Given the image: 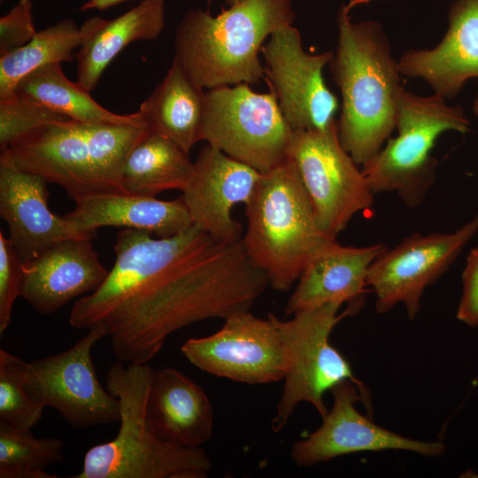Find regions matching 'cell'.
<instances>
[{
  "instance_id": "obj_1",
  "label": "cell",
  "mask_w": 478,
  "mask_h": 478,
  "mask_svg": "<svg viewBox=\"0 0 478 478\" xmlns=\"http://www.w3.org/2000/svg\"><path fill=\"white\" fill-rule=\"evenodd\" d=\"M103 283L73 304L69 324L106 331L114 356L146 364L177 330L246 311L253 276L241 248L195 225L169 237L123 228Z\"/></svg>"
},
{
  "instance_id": "obj_2",
  "label": "cell",
  "mask_w": 478,
  "mask_h": 478,
  "mask_svg": "<svg viewBox=\"0 0 478 478\" xmlns=\"http://www.w3.org/2000/svg\"><path fill=\"white\" fill-rule=\"evenodd\" d=\"M374 0H350L336 18L338 38L329 65L342 96L337 120L345 150L363 166L374 157L396 128L397 106L403 90L398 63L391 55L382 26L354 22L351 12Z\"/></svg>"
},
{
  "instance_id": "obj_3",
  "label": "cell",
  "mask_w": 478,
  "mask_h": 478,
  "mask_svg": "<svg viewBox=\"0 0 478 478\" xmlns=\"http://www.w3.org/2000/svg\"><path fill=\"white\" fill-rule=\"evenodd\" d=\"M294 19L291 0H242L217 16L191 9L177 27L173 58L203 89L255 84L265 76V41Z\"/></svg>"
},
{
  "instance_id": "obj_4",
  "label": "cell",
  "mask_w": 478,
  "mask_h": 478,
  "mask_svg": "<svg viewBox=\"0 0 478 478\" xmlns=\"http://www.w3.org/2000/svg\"><path fill=\"white\" fill-rule=\"evenodd\" d=\"M155 369L118 361L106 373V389L120 401L116 436L89 448L74 478H205L212 463L202 447H183L158 436L147 418Z\"/></svg>"
},
{
  "instance_id": "obj_5",
  "label": "cell",
  "mask_w": 478,
  "mask_h": 478,
  "mask_svg": "<svg viewBox=\"0 0 478 478\" xmlns=\"http://www.w3.org/2000/svg\"><path fill=\"white\" fill-rule=\"evenodd\" d=\"M147 126L48 124L6 148L15 165L60 186L73 201L102 193H126V158Z\"/></svg>"
},
{
  "instance_id": "obj_6",
  "label": "cell",
  "mask_w": 478,
  "mask_h": 478,
  "mask_svg": "<svg viewBox=\"0 0 478 478\" xmlns=\"http://www.w3.org/2000/svg\"><path fill=\"white\" fill-rule=\"evenodd\" d=\"M245 214L243 247L278 291L290 289L311 259L336 240L320 227L296 166L288 158L261 173Z\"/></svg>"
},
{
  "instance_id": "obj_7",
  "label": "cell",
  "mask_w": 478,
  "mask_h": 478,
  "mask_svg": "<svg viewBox=\"0 0 478 478\" xmlns=\"http://www.w3.org/2000/svg\"><path fill=\"white\" fill-rule=\"evenodd\" d=\"M470 126L461 106H450L436 94L421 96L403 89L397 106V136L361 166L372 191L394 192L409 207L418 206L436 181L438 162L431 150L436 139L451 130L466 134Z\"/></svg>"
},
{
  "instance_id": "obj_8",
  "label": "cell",
  "mask_w": 478,
  "mask_h": 478,
  "mask_svg": "<svg viewBox=\"0 0 478 478\" xmlns=\"http://www.w3.org/2000/svg\"><path fill=\"white\" fill-rule=\"evenodd\" d=\"M325 304L296 312L283 320L276 316L287 355L288 366L282 393L271 426L274 432L283 429L301 402L311 404L323 418L328 412L325 394L343 381L355 382L371 412L367 389L355 377L351 366L343 354L330 343L335 327L345 317L351 316L361 305Z\"/></svg>"
},
{
  "instance_id": "obj_9",
  "label": "cell",
  "mask_w": 478,
  "mask_h": 478,
  "mask_svg": "<svg viewBox=\"0 0 478 478\" xmlns=\"http://www.w3.org/2000/svg\"><path fill=\"white\" fill-rule=\"evenodd\" d=\"M293 132L271 90L258 93L241 83L204 94L199 141L261 173L287 158Z\"/></svg>"
},
{
  "instance_id": "obj_10",
  "label": "cell",
  "mask_w": 478,
  "mask_h": 478,
  "mask_svg": "<svg viewBox=\"0 0 478 478\" xmlns=\"http://www.w3.org/2000/svg\"><path fill=\"white\" fill-rule=\"evenodd\" d=\"M104 337L105 329L96 326L62 352L33 361L11 353V359L27 393L72 428L108 425L120 420V401L102 387L91 356Z\"/></svg>"
},
{
  "instance_id": "obj_11",
  "label": "cell",
  "mask_w": 478,
  "mask_h": 478,
  "mask_svg": "<svg viewBox=\"0 0 478 478\" xmlns=\"http://www.w3.org/2000/svg\"><path fill=\"white\" fill-rule=\"evenodd\" d=\"M322 229L332 238L358 212L373 204L374 193L343 147L337 120L325 129L294 131L288 149Z\"/></svg>"
},
{
  "instance_id": "obj_12",
  "label": "cell",
  "mask_w": 478,
  "mask_h": 478,
  "mask_svg": "<svg viewBox=\"0 0 478 478\" xmlns=\"http://www.w3.org/2000/svg\"><path fill=\"white\" fill-rule=\"evenodd\" d=\"M224 320L215 333L189 338L181 346L182 355L209 374L238 382L266 384L284 379L288 355L275 314L262 319L244 311Z\"/></svg>"
},
{
  "instance_id": "obj_13",
  "label": "cell",
  "mask_w": 478,
  "mask_h": 478,
  "mask_svg": "<svg viewBox=\"0 0 478 478\" xmlns=\"http://www.w3.org/2000/svg\"><path fill=\"white\" fill-rule=\"evenodd\" d=\"M478 231V214L451 233L413 234L382 251L370 266L367 287L375 309L385 313L403 304L408 318L419 311L425 289L436 281Z\"/></svg>"
},
{
  "instance_id": "obj_14",
  "label": "cell",
  "mask_w": 478,
  "mask_h": 478,
  "mask_svg": "<svg viewBox=\"0 0 478 478\" xmlns=\"http://www.w3.org/2000/svg\"><path fill=\"white\" fill-rule=\"evenodd\" d=\"M261 53L266 82L293 131L325 129L336 121L338 102L323 78L334 52L308 53L297 28L287 25L270 35Z\"/></svg>"
},
{
  "instance_id": "obj_15",
  "label": "cell",
  "mask_w": 478,
  "mask_h": 478,
  "mask_svg": "<svg viewBox=\"0 0 478 478\" xmlns=\"http://www.w3.org/2000/svg\"><path fill=\"white\" fill-rule=\"evenodd\" d=\"M332 408L322 418L321 425L290 450L292 460L299 466H312L335 458L362 452L388 450L408 451L425 457H438L445 445L440 441L414 440L388 430L362 415L355 407L364 398L358 386L343 381L331 391Z\"/></svg>"
},
{
  "instance_id": "obj_16",
  "label": "cell",
  "mask_w": 478,
  "mask_h": 478,
  "mask_svg": "<svg viewBox=\"0 0 478 478\" xmlns=\"http://www.w3.org/2000/svg\"><path fill=\"white\" fill-rule=\"evenodd\" d=\"M260 176L253 167L206 143L181 197L193 225L217 243L241 241L242 227L232 211L235 205L250 202Z\"/></svg>"
},
{
  "instance_id": "obj_17",
  "label": "cell",
  "mask_w": 478,
  "mask_h": 478,
  "mask_svg": "<svg viewBox=\"0 0 478 478\" xmlns=\"http://www.w3.org/2000/svg\"><path fill=\"white\" fill-rule=\"evenodd\" d=\"M47 184L40 175L19 168L8 150H1L0 216L22 262L62 240L96 238L74 221L51 212Z\"/></svg>"
},
{
  "instance_id": "obj_18",
  "label": "cell",
  "mask_w": 478,
  "mask_h": 478,
  "mask_svg": "<svg viewBox=\"0 0 478 478\" xmlns=\"http://www.w3.org/2000/svg\"><path fill=\"white\" fill-rule=\"evenodd\" d=\"M91 241L62 240L23 262L20 297L36 312L50 315L98 289L109 270L100 262Z\"/></svg>"
},
{
  "instance_id": "obj_19",
  "label": "cell",
  "mask_w": 478,
  "mask_h": 478,
  "mask_svg": "<svg viewBox=\"0 0 478 478\" xmlns=\"http://www.w3.org/2000/svg\"><path fill=\"white\" fill-rule=\"evenodd\" d=\"M447 17L448 29L436 46L408 50L397 63L401 75L422 79L435 94L452 99L478 78V0H455Z\"/></svg>"
},
{
  "instance_id": "obj_20",
  "label": "cell",
  "mask_w": 478,
  "mask_h": 478,
  "mask_svg": "<svg viewBox=\"0 0 478 478\" xmlns=\"http://www.w3.org/2000/svg\"><path fill=\"white\" fill-rule=\"evenodd\" d=\"M386 247L382 243L354 247L331 242L302 272L287 302L285 316L330 303L363 305L370 266Z\"/></svg>"
},
{
  "instance_id": "obj_21",
  "label": "cell",
  "mask_w": 478,
  "mask_h": 478,
  "mask_svg": "<svg viewBox=\"0 0 478 478\" xmlns=\"http://www.w3.org/2000/svg\"><path fill=\"white\" fill-rule=\"evenodd\" d=\"M147 418L158 436L183 447H201L213 432V410L208 396L173 367L154 371Z\"/></svg>"
},
{
  "instance_id": "obj_22",
  "label": "cell",
  "mask_w": 478,
  "mask_h": 478,
  "mask_svg": "<svg viewBox=\"0 0 478 478\" xmlns=\"http://www.w3.org/2000/svg\"><path fill=\"white\" fill-rule=\"evenodd\" d=\"M165 14V0H141L114 19H87L80 27L82 40L74 53L76 82L89 92L94 90L108 65L124 48L161 35Z\"/></svg>"
},
{
  "instance_id": "obj_23",
  "label": "cell",
  "mask_w": 478,
  "mask_h": 478,
  "mask_svg": "<svg viewBox=\"0 0 478 478\" xmlns=\"http://www.w3.org/2000/svg\"><path fill=\"white\" fill-rule=\"evenodd\" d=\"M74 203L73 211L65 216L96 236L100 227H114L169 237L193 225L181 197L166 201L156 197L102 193L79 198Z\"/></svg>"
},
{
  "instance_id": "obj_24",
  "label": "cell",
  "mask_w": 478,
  "mask_h": 478,
  "mask_svg": "<svg viewBox=\"0 0 478 478\" xmlns=\"http://www.w3.org/2000/svg\"><path fill=\"white\" fill-rule=\"evenodd\" d=\"M204 94L173 58L162 81L140 105L147 127L189 153L199 142Z\"/></svg>"
},
{
  "instance_id": "obj_25",
  "label": "cell",
  "mask_w": 478,
  "mask_h": 478,
  "mask_svg": "<svg viewBox=\"0 0 478 478\" xmlns=\"http://www.w3.org/2000/svg\"><path fill=\"white\" fill-rule=\"evenodd\" d=\"M189 154L169 138L148 129L126 158L121 175L124 191L144 197L183 191L194 172Z\"/></svg>"
},
{
  "instance_id": "obj_26",
  "label": "cell",
  "mask_w": 478,
  "mask_h": 478,
  "mask_svg": "<svg viewBox=\"0 0 478 478\" xmlns=\"http://www.w3.org/2000/svg\"><path fill=\"white\" fill-rule=\"evenodd\" d=\"M15 94L82 123L146 126L138 111L118 114L100 105L89 91L66 78L59 63L27 74L17 85Z\"/></svg>"
},
{
  "instance_id": "obj_27",
  "label": "cell",
  "mask_w": 478,
  "mask_h": 478,
  "mask_svg": "<svg viewBox=\"0 0 478 478\" xmlns=\"http://www.w3.org/2000/svg\"><path fill=\"white\" fill-rule=\"evenodd\" d=\"M81 28L65 19L37 32L25 45L0 56V100L14 96L19 82L50 64L72 62L81 43Z\"/></svg>"
},
{
  "instance_id": "obj_28",
  "label": "cell",
  "mask_w": 478,
  "mask_h": 478,
  "mask_svg": "<svg viewBox=\"0 0 478 478\" xmlns=\"http://www.w3.org/2000/svg\"><path fill=\"white\" fill-rule=\"evenodd\" d=\"M58 437L37 438L32 429L0 426V478H56L45 469L64 459Z\"/></svg>"
},
{
  "instance_id": "obj_29",
  "label": "cell",
  "mask_w": 478,
  "mask_h": 478,
  "mask_svg": "<svg viewBox=\"0 0 478 478\" xmlns=\"http://www.w3.org/2000/svg\"><path fill=\"white\" fill-rule=\"evenodd\" d=\"M44 406L25 390L11 359L0 349V426L32 429L42 419Z\"/></svg>"
},
{
  "instance_id": "obj_30",
  "label": "cell",
  "mask_w": 478,
  "mask_h": 478,
  "mask_svg": "<svg viewBox=\"0 0 478 478\" xmlns=\"http://www.w3.org/2000/svg\"><path fill=\"white\" fill-rule=\"evenodd\" d=\"M67 120L70 119L61 113L14 94L0 100V149L9 148L48 124Z\"/></svg>"
},
{
  "instance_id": "obj_31",
  "label": "cell",
  "mask_w": 478,
  "mask_h": 478,
  "mask_svg": "<svg viewBox=\"0 0 478 478\" xmlns=\"http://www.w3.org/2000/svg\"><path fill=\"white\" fill-rule=\"evenodd\" d=\"M22 260L0 231V335L9 328L14 303L20 297Z\"/></svg>"
},
{
  "instance_id": "obj_32",
  "label": "cell",
  "mask_w": 478,
  "mask_h": 478,
  "mask_svg": "<svg viewBox=\"0 0 478 478\" xmlns=\"http://www.w3.org/2000/svg\"><path fill=\"white\" fill-rule=\"evenodd\" d=\"M37 33L31 0L18 3L0 18V56L27 43Z\"/></svg>"
},
{
  "instance_id": "obj_33",
  "label": "cell",
  "mask_w": 478,
  "mask_h": 478,
  "mask_svg": "<svg viewBox=\"0 0 478 478\" xmlns=\"http://www.w3.org/2000/svg\"><path fill=\"white\" fill-rule=\"evenodd\" d=\"M463 291L457 318L470 327L478 326V247L470 251L462 273Z\"/></svg>"
},
{
  "instance_id": "obj_34",
  "label": "cell",
  "mask_w": 478,
  "mask_h": 478,
  "mask_svg": "<svg viewBox=\"0 0 478 478\" xmlns=\"http://www.w3.org/2000/svg\"><path fill=\"white\" fill-rule=\"evenodd\" d=\"M127 1L128 0H87L80 7V11L88 12L90 10H96L103 12Z\"/></svg>"
},
{
  "instance_id": "obj_35",
  "label": "cell",
  "mask_w": 478,
  "mask_h": 478,
  "mask_svg": "<svg viewBox=\"0 0 478 478\" xmlns=\"http://www.w3.org/2000/svg\"><path fill=\"white\" fill-rule=\"evenodd\" d=\"M473 111L474 113L478 116V96L474 99V104H473Z\"/></svg>"
},
{
  "instance_id": "obj_36",
  "label": "cell",
  "mask_w": 478,
  "mask_h": 478,
  "mask_svg": "<svg viewBox=\"0 0 478 478\" xmlns=\"http://www.w3.org/2000/svg\"><path fill=\"white\" fill-rule=\"evenodd\" d=\"M227 1L230 5H233V4H236V3L241 2L242 0H227Z\"/></svg>"
},
{
  "instance_id": "obj_37",
  "label": "cell",
  "mask_w": 478,
  "mask_h": 478,
  "mask_svg": "<svg viewBox=\"0 0 478 478\" xmlns=\"http://www.w3.org/2000/svg\"><path fill=\"white\" fill-rule=\"evenodd\" d=\"M1 2H3L4 0H0Z\"/></svg>"
}]
</instances>
